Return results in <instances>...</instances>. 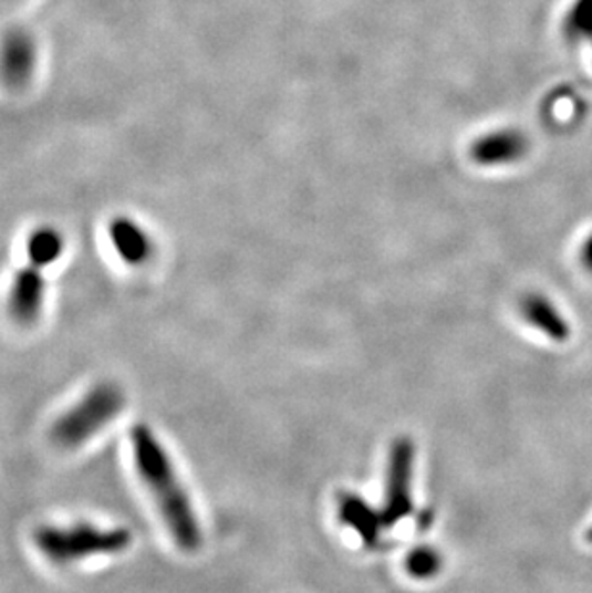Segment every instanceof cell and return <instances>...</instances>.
<instances>
[{"label":"cell","instance_id":"12","mask_svg":"<svg viewBox=\"0 0 592 593\" xmlns=\"http://www.w3.org/2000/svg\"><path fill=\"white\" fill-rule=\"evenodd\" d=\"M563 33L570 41H586L592 46V0H575L563 22Z\"/></svg>","mask_w":592,"mask_h":593},{"label":"cell","instance_id":"10","mask_svg":"<svg viewBox=\"0 0 592 593\" xmlns=\"http://www.w3.org/2000/svg\"><path fill=\"white\" fill-rule=\"evenodd\" d=\"M521 312H523V318L534 329L547 334L550 341L565 342L570 339L571 329L568 321L555 310V305L550 302L549 298L541 296V294L527 296L521 304Z\"/></svg>","mask_w":592,"mask_h":593},{"label":"cell","instance_id":"6","mask_svg":"<svg viewBox=\"0 0 592 593\" xmlns=\"http://www.w3.org/2000/svg\"><path fill=\"white\" fill-rule=\"evenodd\" d=\"M44 304L43 268L31 263L15 273L8 296V312L18 325L38 323Z\"/></svg>","mask_w":592,"mask_h":593},{"label":"cell","instance_id":"9","mask_svg":"<svg viewBox=\"0 0 592 593\" xmlns=\"http://www.w3.org/2000/svg\"><path fill=\"white\" fill-rule=\"evenodd\" d=\"M339 514H341V521L346 527H351L366 545H375L380 542L381 529L385 527L383 514L375 513V509L367 506L362 498L354 493L341 496Z\"/></svg>","mask_w":592,"mask_h":593},{"label":"cell","instance_id":"11","mask_svg":"<svg viewBox=\"0 0 592 593\" xmlns=\"http://www.w3.org/2000/svg\"><path fill=\"white\" fill-rule=\"evenodd\" d=\"M64 252V237L54 227H39L28 239V258L39 268H49Z\"/></svg>","mask_w":592,"mask_h":593},{"label":"cell","instance_id":"15","mask_svg":"<svg viewBox=\"0 0 592 593\" xmlns=\"http://www.w3.org/2000/svg\"><path fill=\"white\" fill-rule=\"evenodd\" d=\"M586 540L592 543V529L586 532Z\"/></svg>","mask_w":592,"mask_h":593},{"label":"cell","instance_id":"5","mask_svg":"<svg viewBox=\"0 0 592 593\" xmlns=\"http://www.w3.org/2000/svg\"><path fill=\"white\" fill-rule=\"evenodd\" d=\"M38 67V43L30 31L14 28L0 39V83L12 91L30 85Z\"/></svg>","mask_w":592,"mask_h":593},{"label":"cell","instance_id":"8","mask_svg":"<svg viewBox=\"0 0 592 593\" xmlns=\"http://www.w3.org/2000/svg\"><path fill=\"white\" fill-rule=\"evenodd\" d=\"M108 237L117 256L127 266H143L154 253V242L143 227L135 219L117 216L108 223Z\"/></svg>","mask_w":592,"mask_h":593},{"label":"cell","instance_id":"3","mask_svg":"<svg viewBox=\"0 0 592 593\" xmlns=\"http://www.w3.org/2000/svg\"><path fill=\"white\" fill-rule=\"evenodd\" d=\"M125 406V394L116 383L96 384L52 427L51 438L59 448L75 449L116 419Z\"/></svg>","mask_w":592,"mask_h":593},{"label":"cell","instance_id":"14","mask_svg":"<svg viewBox=\"0 0 592 593\" xmlns=\"http://www.w3.org/2000/svg\"><path fill=\"white\" fill-rule=\"evenodd\" d=\"M581 260L585 263V268L592 273V235L585 240L583 250H581Z\"/></svg>","mask_w":592,"mask_h":593},{"label":"cell","instance_id":"4","mask_svg":"<svg viewBox=\"0 0 592 593\" xmlns=\"http://www.w3.org/2000/svg\"><path fill=\"white\" fill-rule=\"evenodd\" d=\"M414 444L409 438H398L388 454L387 486H385V527H395L414 509L412 503V477H414Z\"/></svg>","mask_w":592,"mask_h":593},{"label":"cell","instance_id":"2","mask_svg":"<svg viewBox=\"0 0 592 593\" xmlns=\"http://www.w3.org/2000/svg\"><path fill=\"white\" fill-rule=\"evenodd\" d=\"M35 545L44 558L56 564H72L95 555H117L132 545L127 529H98L89 522L72 527H41L35 530Z\"/></svg>","mask_w":592,"mask_h":593},{"label":"cell","instance_id":"7","mask_svg":"<svg viewBox=\"0 0 592 593\" xmlns=\"http://www.w3.org/2000/svg\"><path fill=\"white\" fill-rule=\"evenodd\" d=\"M529 138L519 129L490 131L471 145V159L482 167L508 166L526 158Z\"/></svg>","mask_w":592,"mask_h":593},{"label":"cell","instance_id":"13","mask_svg":"<svg viewBox=\"0 0 592 593\" xmlns=\"http://www.w3.org/2000/svg\"><path fill=\"white\" fill-rule=\"evenodd\" d=\"M406 569L414 579H432L440 571V555L432 548H417L409 553Z\"/></svg>","mask_w":592,"mask_h":593},{"label":"cell","instance_id":"1","mask_svg":"<svg viewBox=\"0 0 592 593\" xmlns=\"http://www.w3.org/2000/svg\"><path fill=\"white\" fill-rule=\"evenodd\" d=\"M132 446L137 470L153 493L169 534L181 550L197 551L202 542L197 513L166 449L147 425L133 428Z\"/></svg>","mask_w":592,"mask_h":593}]
</instances>
